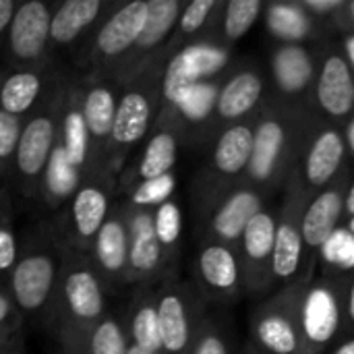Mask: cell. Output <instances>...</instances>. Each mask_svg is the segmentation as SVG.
I'll use <instances>...</instances> for the list:
<instances>
[{"label": "cell", "instance_id": "cell-1", "mask_svg": "<svg viewBox=\"0 0 354 354\" xmlns=\"http://www.w3.org/2000/svg\"><path fill=\"white\" fill-rule=\"evenodd\" d=\"M64 247L52 222H39L21 234L17 263L6 280V286L23 313L25 322L48 326Z\"/></svg>", "mask_w": 354, "mask_h": 354}, {"label": "cell", "instance_id": "cell-2", "mask_svg": "<svg viewBox=\"0 0 354 354\" xmlns=\"http://www.w3.org/2000/svg\"><path fill=\"white\" fill-rule=\"evenodd\" d=\"M68 79L58 77L41 104L23 120V131L15 156V164L10 170L12 185L27 199H39L41 180L52 158V151L60 137V124L64 114Z\"/></svg>", "mask_w": 354, "mask_h": 354}, {"label": "cell", "instance_id": "cell-3", "mask_svg": "<svg viewBox=\"0 0 354 354\" xmlns=\"http://www.w3.org/2000/svg\"><path fill=\"white\" fill-rule=\"evenodd\" d=\"M106 292L108 282L91 263L89 255L64 247L58 288L46 328L52 336L85 332L106 315Z\"/></svg>", "mask_w": 354, "mask_h": 354}, {"label": "cell", "instance_id": "cell-4", "mask_svg": "<svg viewBox=\"0 0 354 354\" xmlns=\"http://www.w3.org/2000/svg\"><path fill=\"white\" fill-rule=\"evenodd\" d=\"M156 97H158L156 77L147 68L122 85L116 106L114 127H112V137L100 174H106L116 180L133 147L149 133L153 110H156Z\"/></svg>", "mask_w": 354, "mask_h": 354}, {"label": "cell", "instance_id": "cell-5", "mask_svg": "<svg viewBox=\"0 0 354 354\" xmlns=\"http://www.w3.org/2000/svg\"><path fill=\"white\" fill-rule=\"evenodd\" d=\"M149 4L147 0H133L127 4H116L97 25L93 35L87 39L83 62L85 73L112 77L124 64V60L135 50L145 21Z\"/></svg>", "mask_w": 354, "mask_h": 354}, {"label": "cell", "instance_id": "cell-6", "mask_svg": "<svg viewBox=\"0 0 354 354\" xmlns=\"http://www.w3.org/2000/svg\"><path fill=\"white\" fill-rule=\"evenodd\" d=\"M112 189L114 178L106 174H87L81 180L66 205L60 207L62 214L52 220L62 247L89 253L100 228L114 209Z\"/></svg>", "mask_w": 354, "mask_h": 354}, {"label": "cell", "instance_id": "cell-7", "mask_svg": "<svg viewBox=\"0 0 354 354\" xmlns=\"http://www.w3.org/2000/svg\"><path fill=\"white\" fill-rule=\"evenodd\" d=\"M54 6L56 2L46 0L19 2L2 52L6 68H35L52 64L50 23Z\"/></svg>", "mask_w": 354, "mask_h": 354}, {"label": "cell", "instance_id": "cell-8", "mask_svg": "<svg viewBox=\"0 0 354 354\" xmlns=\"http://www.w3.org/2000/svg\"><path fill=\"white\" fill-rule=\"evenodd\" d=\"M79 95H81V110L85 118V127L89 133V174H100L104 168L108 143L112 137L116 106L120 97L122 85L106 75L83 73L75 77Z\"/></svg>", "mask_w": 354, "mask_h": 354}, {"label": "cell", "instance_id": "cell-9", "mask_svg": "<svg viewBox=\"0 0 354 354\" xmlns=\"http://www.w3.org/2000/svg\"><path fill=\"white\" fill-rule=\"evenodd\" d=\"M149 10H147V21L143 27V33L131 52V56L124 60V64L116 71L114 79L124 85L139 73L147 68V62L153 60L156 52L162 48V44L170 37L174 31V25L180 19L183 4L178 0H147Z\"/></svg>", "mask_w": 354, "mask_h": 354}, {"label": "cell", "instance_id": "cell-10", "mask_svg": "<svg viewBox=\"0 0 354 354\" xmlns=\"http://www.w3.org/2000/svg\"><path fill=\"white\" fill-rule=\"evenodd\" d=\"M114 6L108 0H64L56 2L50 23L52 54L75 48L79 41L89 39L102 19Z\"/></svg>", "mask_w": 354, "mask_h": 354}, {"label": "cell", "instance_id": "cell-11", "mask_svg": "<svg viewBox=\"0 0 354 354\" xmlns=\"http://www.w3.org/2000/svg\"><path fill=\"white\" fill-rule=\"evenodd\" d=\"M129 249H131L129 222H127L124 205H118L110 212L108 220L100 228V232L87 253L91 263L97 268L102 278L108 282V286L127 282Z\"/></svg>", "mask_w": 354, "mask_h": 354}, {"label": "cell", "instance_id": "cell-12", "mask_svg": "<svg viewBox=\"0 0 354 354\" xmlns=\"http://www.w3.org/2000/svg\"><path fill=\"white\" fill-rule=\"evenodd\" d=\"M58 77L54 64L35 68L4 66L0 77V110L25 120L41 104Z\"/></svg>", "mask_w": 354, "mask_h": 354}, {"label": "cell", "instance_id": "cell-13", "mask_svg": "<svg viewBox=\"0 0 354 354\" xmlns=\"http://www.w3.org/2000/svg\"><path fill=\"white\" fill-rule=\"evenodd\" d=\"M124 214L129 222V274L127 282H139L153 276L164 261V249L158 241L153 228V212L139 209L124 203Z\"/></svg>", "mask_w": 354, "mask_h": 354}, {"label": "cell", "instance_id": "cell-14", "mask_svg": "<svg viewBox=\"0 0 354 354\" xmlns=\"http://www.w3.org/2000/svg\"><path fill=\"white\" fill-rule=\"evenodd\" d=\"M162 353L189 354L193 346V315L187 297L178 288H166L156 299Z\"/></svg>", "mask_w": 354, "mask_h": 354}, {"label": "cell", "instance_id": "cell-15", "mask_svg": "<svg viewBox=\"0 0 354 354\" xmlns=\"http://www.w3.org/2000/svg\"><path fill=\"white\" fill-rule=\"evenodd\" d=\"M317 102L334 118H344L353 112L354 77L344 56L332 54L326 58L317 79Z\"/></svg>", "mask_w": 354, "mask_h": 354}, {"label": "cell", "instance_id": "cell-16", "mask_svg": "<svg viewBox=\"0 0 354 354\" xmlns=\"http://www.w3.org/2000/svg\"><path fill=\"white\" fill-rule=\"evenodd\" d=\"M68 162L81 170L85 176L89 174V133L85 127L83 110H81V95L75 77L68 79V89H66V102H64V114H62V124H60V137H58Z\"/></svg>", "mask_w": 354, "mask_h": 354}, {"label": "cell", "instance_id": "cell-17", "mask_svg": "<svg viewBox=\"0 0 354 354\" xmlns=\"http://www.w3.org/2000/svg\"><path fill=\"white\" fill-rule=\"evenodd\" d=\"M344 209V195L340 189L324 191L313 199V203L305 209L301 218V236L309 249L324 247L332 236L342 218Z\"/></svg>", "mask_w": 354, "mask_h": 354}, {"label": "cell", "instance_id": "cell-18", "mask_svg": "<svg viewBox=\"0 0 354 354\" xmlns=\"http://www.w3.org/2000/svg\"><path fill=\"white\" fill-rule=\"evenodd\" d=\"M222 62V56L209 48H189L178 54L164 79V91L170 102H183L187 91L195 85L199 77L214 71Z\"/></svg>", "mask_w": 354, "mask_h": 354}, {"label": "cell", "instance_id": "cell-19", "mask_svg": "<svg viewBox=\"0 0 354 354\" xmlns=\"http://www.w3.org/2000/svg\"><path fill=\"white\" fill-rule=\"evenodd\" d=\"M286 147V127L278 118H266L253 133V153L249 162V174L257 183H266L274 176L278 162Z\"/></svg>", "mask_w": 354, "mask_h": 354}, {"label": "cell", "instance_id": "cell-20", "mask_svg": "<svg viewBox=\"0 0 354 354\" xmlns=\"http://www.w3.org/2000/svg\"><path fill=\"white\" fill-rule=\"evenodd\" d=\"M176 156H178V141H176L174 131L168 127H160L149 137L147 145L143 147V153H141L133 174H129L124 180L135 187L137 183L170 174L176 164Z\"/></svg>", "mask_w": 354, "mask_h": 354}, {"label": "cell", "instance_id": "cell-21", "mask_svg": "<svg viewBox=\"0 0 354 354\" xmlns=\"http://www.w3.org/2000/svg\"><path fill=\"white\" fill-rule=\"evenodd\" d=\"M83 178H85V174L68 162V158L58 141L52 151V158L48 162L44 180H41L39 201H44V205L50 209L64 207Z\"/></svg>", "mask_w": 354, "mask_h": 354}, {"label": "cell", "instance_id": "cell-22", "mask_svg": "<svg viewBox=\"0 0 354 354\" xmlns=\"http://www.w3.org/2000/svg\"><path fill=\"white\" fill-rule=\"evenodd\" d=\"M342 160H344L342 135L334 129L319 133L307 153V160H305L307 183L311 187H326L340 170Z\"/></svg>", "mask_w": 354, "mask_h": 354}, {"label": "cell", "instance_id": "cell-23", "mask_svg": "<svg viewBox=\"0 0 354 354\" xmlns=\"http://www.w3.org/2000/svg\"><path fill=\"white\" fill-rule=\"evenodd\" d=\"M261 212V199L255 191L241 189L232 193L214 216V230L222 241H236L243 236L249 222Z\"/></svg>", "mask_w": 354, "mask_h": 354}, {"label": "cell", "instance_id": "cell-24", "mask_svg": "<svg viewBox=\"0 0 354 354\" xmlns=\"http://www.w3.org/2000/svg\"><path fill=\"white\" fill-rule=\"evenodd\" d=\"M261 97V79L253 71L236 73L218 93L216 110L226 120H236L251 112Z\"/></svg>", "mask_w": 354, "mask_h": 354}, {"label": "cell", "instance_id": "cell-25", "mask_svg": "<svg viewBox=\"0 0 354 354\" xmlns=\"http://www.w3.org/2000/svg\"><path fill=\"white\" fill-rule=\"evenodd\" d=\"M255 334L259 342L274 354H299L303 348L299 326L290 311H268L257 319Z\"/></svg>", "mask_w": 354, "mask_h": 354}, {"label": "cell", "instance_id": "cell-26", "mask_svg": "<svg viewBox=\"0 0 354 354\" xmlns=\"http://www.w3.org/2000/svg\"><path fill=\"white\" fill-rule=\"evenodd\" d=\"M253 153V131L245 124L230 127L216 143L214 164L222 174L234 176L249 168Z\"/></svg>", "mask_w": 354, "mask_h": 354}, {"label": "cell", "instance_id": "cell-27", "mask_svg": "<svg viewBox=\"0 0 354 354\" xmlns=\"http://www.w3.org/2000/svg\"><path fill=\"white\" fill-rule=\"evenodd\" d=\"M303 236L301 226L295 224L292 216L288 214L282 218V222L276 228V243H274V255H272V274L278 280H290L303 259Z\"/></svg>", "mask_w": 354, "mask_h": 354}, {"label": "cell", "instance_id": "cell-28", "mask_svg": "<svg viewBox=\"0 0 354 354\" xmlns=\"http://www.w3.org/2000/svg\"><path fill=\"white\" fill-rule=\"evenodd\" d=\"M274 79L278 87L286 93H297L305 89L313 75V62L305 48L301 46H282L272 60Z\"/></svg>", "mask_w": 354, "mask_h": 354}, {"label": "cell", "instance_id": "cell-29", "mask_svg": "<svg viewBox=\"0 0 354 354\" xmlns=\"http://www.w3.org/2000/svg\"><path fill=\"white\" fill-rule=\"evenodd\" d=\"M278 222L272 214L259 212L243 232V253L251 268L259 270L263 266H272L274 243H276Z\"/></svg>", "mask_w": 354, "mask_h": 354}, {"label": "cell", "instance_id": "cell-30", "mask_svg": "<svg viewBox=\"0 0 354 354\" xmlns=\"http://www.w3.org/2000/svg\"><path fill=\"white\" fill-rule=\"evenodd\" d=\"M201 280L220 292L230 290L239 282V261L236 255L226 245H209L199 255Z\"/></svg>", "mask_w": 354, "mask_h": 354}, {"label": "cell", "instance_id": "cell-31", "mask_svg": "<svg viewBox=\"0 0 354 354\" xmlns=\"http://www.w3.org/2000/svg\"><path fill=\"white\" fill-rule=\"evenodd\" d=\"M127 334H129V340L133 346H139L147 353L164 354L162 353L156 299H151L149 295H143L133 303Z\"/></svg>", "mask_w": 354, "mask_h": 354}, {"label": "cell", "instance_id": "cell-32", "mask_svg": "<svg viewBox=\"0 0 354 354\" xmlns=\"http://www.w3.org/2000/svg\"><path fill=\"white\" fill-rule=\"evenodd\" d=\"M77 336L87 354H129L131 348V340L124 326L110 313H106L100 322H95Z\"/></svg>", "mask_w": 354, "mask_h": 354}, {"label": "cell", "instance_id": "cell-33", "mask_svg": "<svg viewBox=\"0 0 354 354\" xmlns=\"http://www.w3.org/2000/svg\"><path fill=\"white\" fill-rule=\"evenodd\" d=\"M21 247V234L15 228V207L6 183H0V282H6Z\"/></svg>", "mask_w": 354, "mask_h": 354}, {"label": "cell", "instance_id": "cell-34", "mask_svg": "<svg viewBox=\"0 0 354 354\" xmlns=\"http://www.w3.org/2000/svg\"><path fill=\"white\" fill-rule=\"evenodd\" d=\"M176 180L174 174H164L151 180H143L137 183L135 187H131L129 193V205L131 207H139V209H151V207H160L162 203L170 201L172 193H174Z\"/></svg>", "mask_w": 354, "mask_h": 354}, {"label": "cell", "instance_id": "cell-35", "mask_svg": "<svg viewBox=\"0 0 354 354\" xmlns=\"http://www.w3.org/2000/svg\"><path fill=\"white\" fill-rule=\"evenodd\" d=\"M21 131H23V118H17L0 110V183H4L10 176Z\"/></svg>", "mask_w": 354, "mask_h": 354}, {"label": "cell", "instance_id": "cell-36", "mask_svg": "<svg viewBox=\"0 0 354 354\" xmlns=\"http://www.w3.org/2000/svg\"><path fill=\"white\" fill-rule=\"evenodd\" d=\"M261 0H230L226 6L224 33L230 39L243 37L257 21L261 12Z\"/></svg>", "mask_w": 354, "mask_h": 354}, {"label": "cell", "instance_id": "cell-37", "mask_svg": "<svg viewBox=\"0 0 354 354\" xmlns=\"http://www.w3.org/2000/svg\"><path fill=\"white\" fill-rule=\"evenodd\" d=\"M153 228H156L158 241H160L164 251L178 243L180 228H183V216H180V207L172 199L162 203L160 207H156V212H153Z\"/></svg>", "mask_w": 354, "mask_h": 354}, {"label": "cell", "instance_id": "cell-38", "mask_svg": "<svg viewBox=\"0 0 354 354\" xmlns=\"http://www.w3.org/2000/svg\"><path fill=\"white\" fill-rule=\"evenodd\" d=\"M25 324L27 322L23 313L19 311L6 282H0V346L23 336Z\"/></svg>", "mask_w": 354, "mask_h": 354}, {"label": "cell", "instance_id": "cell-39", "mask_svg": "<svg viewBox=\"0 0 354 354\" xmlns=\"http://www.w3.org/2000/svg\"><path fill=\"white\" fill-rule=\"evenodd\" d=\"M268 25L280 37H301L307 33V19L299 12L297 6H288V4L272 6Z\"/></svg>", "mask_w": 354, "mask_h": 354}, {"label": "cell", "instance_id": "cell-40", "mask_svg": "<svg viewBox=\"0 0 354 354\" xmlns=\"http://www.w3.org/2000/svg\"><path fill=\"white\" fill-rule=\"evenodd\" d=\"M214 6H216V0H193L191 4H187L178 19V33L180 35L197 33L203 27V23L209 19V12L214 10Z\"/></svg>", "mask_w": 354, "mask_h": 354}, {"label": "cell", "instance_id": "cell-41", "mask_svg": "<svg viewBox=\"0 0 354 354\" xmlns=\"http://www.w3.org/2000/svg\"><path fill=\"white\" fill-rule=\"evenodd\" d=\"M189 354H228L226 348V342L222 340L220 334L212 332V330H203L195 340H193V346Z\"/></svg>", "mask_w": 354, "mask_h": 354}, {"label": "cell", "instance_id": "cell-42", "mask_svg": "<svg viewBox=\"0 0 354 354\" xmlns=\"http://www.w3.org/2000/svg\"><path fill=\"white\" fill-rule=\"evenodd\" d=\"M17 6H19L17 0H0V54L4 52L6 33H8L10 21L17 12Z\"/></svg>", "mask_w": 354, "mask_h": 354}, {"label": "cell", "instance_id": "cell-43", "mask_svg": "<svg viewBox=\"0 0 354 354\" xmlns=\"http://www.w3.org/2000/svg\"><path fill=\"white\" fill-rule=\"evenodd\" d=\"M54 338H56V342H58L60 354H87L77 334L64 332V334H58V336H54Z\"/></svg>", "mask_w": 354, "mask_h": 354}, {"label": "cell", "instance_id": "cell-44", "mask_svg": "<svg viewBox=\"0 0 354 354\" xmlns=\"http://www.w3.org/2000/svg\"><path fill=\"white\" fill-rule=\"evenodd\" d=\"M303 6H307L309 10L315 12H330L342 6V0H305Z\"/></svg>", "mask_w": 354, "mask_h": 354}, {"label": "cell", "instance_id": "cell-45", "mask_svg": "<svg viewBox=\"0 0 354 354\" xmlns=\"http://www.w3.org/2000/svg\"><path fill=\"white\" fill-rule=\"evenodd\" d=\"M0 354H25V344H23V336L10 340L8 344L0 346Z\"/></svg>", "mask_w": 354, "mask_h": 354}, {"label": "cell", "instance_id": "cell-46", "mask_svg": "<svg viewBox=\"0 0 354 354\" xmlns=\"http://www.w3.org/2000/svg\"><path fill=\"white\" fill-rule=\"evenodd\" d=\"M344 207H346V214L348 216H354V183L351 185L346 197H344Z\"/></svg>", "mask_w": 354, "mask_h": 354}, {"label": "cell", "instance_id": "cell-47", "mask_svg": "<svg viewBox=\"0 0 354 354\" xmlns=\"http://www.w3.org/2000/svg\"><path fill=\"white\" fill-rule=\"evenodd\" d=\"M346 309H348V319L354 324V282L348 292V301H346Z\"/></svg>", "mask_w": 354, "mask_h": 354}, {"label": "cell", "instance_id": "cell-48", "mask_svg": "<svg viewBox=\"0 0 354 354\" xmlns=\"http://www.w3.org/2000/svg\"><path fill=\"white\" fill-rule=\"evenodd\" d=\"M334 354H354V340H348V342H344L338 351Z\"/></svg>", "mask_w": 354, "mask_h": 354}, {"label": "cell", "instance_id": "cell-49", "mask_svg": "<svg viewBox=\"0 0 354 354\" xmlns=\"http://www.w3.org/2000/svg\"><path fill=\"white\" fill-rule=\"evenodd\" d=\"M129 354H158V353H147V351H143V348H139V346H133V344H131Z\"/></svg>", "mask_w": 354, "mask_h": 354}, {"label": "cell", "instance_id": "cell-50", "mask_svg": "<svg viewBox=\"0 0 354 354\" xmlns=\"http://www.w3.org/2000/svg\"><path fill=\"white\" fill-rule=\"evenodd\" d=\"M346 46H348V52H351V58H353V62H354V37L348 39V44H346Z\"/></svg>", "mask_w": 354, "mask_h": 354}, {"label": "cell", "instance_id": "cell-51", "mask_svg": "<svg viewBox=\"0 0 354 354\" xmlns=\"http://www.w3.org/2000/svg\"><path fill=\"white\" fill-rule=\"evenodd\" d=\"M351 15H353V21H354V2L351 4Z\"/></svg>", "mask_w": 354, "mask_h": 354}, {"label": "cell", "instance_id": "cell-52", "mask_svg": "<svg viewBox=\"0 0 354 354\" xmlns=\"http://www.w3.org/2000/svg\"><path fill=\"white\" fill-rule=\"evenodd\" d=\"M2 71H4V66H0V77H2Z\"/></svg>", "mask_w": 354, "mask_h": 354}]
</instances>
